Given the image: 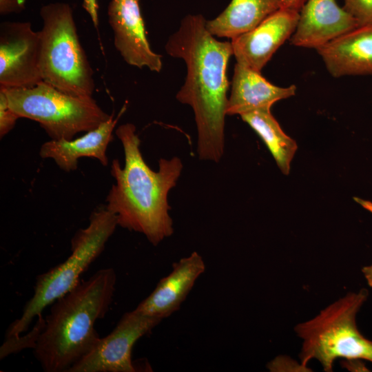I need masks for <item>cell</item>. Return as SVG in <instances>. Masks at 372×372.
<instances>
[{
  "label": "cell",
  "instance_id": "8992f818",
  "mask_svg": "<svg viewBox=\"0 0 372 372\" xmlns=\"http://www.w3.org/2000/svg\"><path fill=\"white\" fill-rule=\"evenodd\" d=\"M40 14L43 81L70 95L92 96L93 71L79 41L71 7L51 3L41 8Z\"/></svg>",
  "mask_w": 372,
  "mask_h": 372
},
{
  "label": "cell",
  "instance_id": "ac0fdd59",
  "mask_svg": "<svg viewBox=\"0 0 372 372\" xmlns=\"http://www.w3.org/2000/svg\"><path fill=\"white\" fill-rule=\"evenodd\" d=\"M240 116L265 143L280 171L288 175L298 149L296 141L284 132L270 110H256Z\"/></svg>",
  "mask_w": 372,
  "mask_h": 372
},
{
  "label": "cell",
  "instance_id": "ffe728a7",
  "mask_svg": "<svg viewBox=\"0 0 372 372\" xmlns=\"http://www.w3.org/2000/svg\"><path fill=\"white\" fill-rule=\"evenodd\" d=\"M19 117L11 109L5 91L0 88V136L3 137L14 127Z\"/></svg>",
  "mask_w": 372,
  "mask_h": 372
},
{
  "label": "cell",
  "instance_id": "7402d4cb",
  "mask_svg": "<svg viewBox=\"0 0 372 372\" xmlns=\"http://www.w3.org/2000/svg\"><path fill=\"white\" fill-rule=\"evenodd\" d=\"M83 6L89 14L93 25L97 28L99 25L97 0H83Z\"/></svg>",
  "mask_w": 372,
  "mask_h": 372
},
{
  "label": "cell",
  "instance_id": "9c48e42d",
  "mask_svg": "<svg viewBox=\"0 0 372 372\" xmlns=\"http://www.w3.org/2000/svg\"><path fill=\"white\" fill-rule=\"evenodd\" d=\"M40 32L29 22L0 25V87L30 88L42 81Z\"/></svg>",
  "mask_w": 372,
  "mask_h": 372
},
{
  "label": "cell",
  "instance_id": "7a4b0ae2",
  "mask_svg": "<svg viewBox=\"0 0 372 372\" xmlns=\"http://www.w3.org/2000/svg\"><path fill=\"white\" fill-rule=\"evenodd\" d=\"M115 133L123 145L125 165L121 167L117 159L112 163L115 183L107 196L105 207L116 215L118 225L143 234L156 246L174 232L167 196L180 176L181 160L162 158L158 171L154 172L143 158L134 125H121Z\"/></svg>",
  "mask_w": 372,
  "mask_h": 372
},
{
  "label": "cell",
  "instance_id": "30bf717a",
  "mask_svg": "<svg viewBox=\"0 0 372 372\" xmlns=\"http://www.w3.org/2000/svg\"><path fill=\"white\" fill-rule=\"evenodd\" d=\"M138 0H111L107 8L109 23L114 33V43L125 62L140 69L147 67L158 72L161 56L150 48Z\"/></svg>",
  "mask_w": 372,
  "mask_h": 372
},
{
  "label": "cell",
  "instance_id": "603a6c76",
  "mask_svg": "<svg viewBox=\"0 0 372 372\" xmlns=\"http://www.w3.org/2000/svg\"><path fill=\"white\" fill-rule=\"evenodd\" d=\"M307 0H282L283 8L300 12Z\"/></svg>",
  "mask_w": 372,
  "mask_h": 372
},
{
  "label": "cell",
  "instance_id": "277c9868",
  "mask_svg": "<svg viewBox=\"0 0 372 372\" xmlns=\"http://www.w3.org/2000/svg\"><path fill=\"white\" fill-rule=\"evenodd\" d=\"M118 225L116 215L102 205L90 215L89 224L80 229L71 240L70 256L62 263L36 278L34 293L25 304L21 317L6 333L7 339H16L28 330L34 318L79 282L81 276L99 256Z\"/></svg>",
  "mask_w": 372,
  "mask_h": 372
},
{
  "label": "cell",
  "instance_id": "d4e9b609",
  "mask_svg": "<svg viewBox=\"0 0 372 372\" xmlns=\"http://www.w3.org/2000/svg\"><path fill=\"white\" fill-rule=\"evenodd\" d=\"M139 1V0H138Z\"/></svg>",
  "mask_w": 372,
  "mask_h": 372
},
{
  "label": "cell",
  "instance_id": "4fadbf2b",
  "mask_svg": "<svg viewBox=\"0 0 372 372\" xmlns=\"http://www.w3.org/2000/svg\"><path fill=\"white\" fill-rule=\"evenodd\" d=\"M205 264L196 251L172 265L171 272L163 278L153 291L134 310L141 313L164 319L179 309Z\"/></svg>",
  "mask_w": 372,
  "mask_h": 372
},
{
  "label": "cell",
  "instance_id": "e0dca14e",
  "mask_svg": "<svg viewBox=\"0 0 372 372\" xmlns=\"http://www.w3.org/2000/svg\"><path fill=\"white\" fill-rule=\"evenodd\" d=\"M283 8L282 0H231L215 19L206 21L213 35L229 39L246 33Z\"/></svg>",
  "mask_w": 372,
  "mask_h": 372
},
{
  "label": "cell",
  "instance_id": "44dd1931",
  "mask_svg": "<svg viewBox=\"0 0 372 372\" xmlns=\"http://www.w3.org/2000/svg\"><path fill=\"white\" fill-rule=\"evenodd\" d=\"M25 0H0L1 15L18 13L25 8Z\"/></svg>",
  "mask_w": 372,
  "mask_h": 372
},
{
  "label": "cell",
  "instance_id": "ba28073f",
  "mask_svg": "<svg viewBox=\"0 0 372 372\" xmlns=\"http://www.w3.org/2000/svg\"><path fill=\"white\" fill-rule=\"evenodd\" d=\"M163 319L136 311L123 314L114 329L68 372H135L132 350L135 343Z\"/></svg>",
  "mask_w": 372,
  "mask_h": 372
},
{
  "label": "cell",
  "instance_id": "7c38bea8",
  "mask_svg": "<svg viewBox=\"0 0 372 372\" xmlns=\"http://www.w3.org/2000/svg\"><path fill=\"white\" fill-rule=\"evenodd\" d=\"M360 26L335 0H307L299 12L290 41L295 46L317 50Z\"/></svg>",
  "mask_w": 372,
  "mask_h": 372
},
{
  "label": "cell",
  "instance_id": "9a60e30c",
  "mask_svg": "<svg viewBox=\"0 0 372 372\" xmlns=\"http://www.w3.org/2000/svg\"><path fill=\"white\" fill-rule=\"evenodd\" d=\"M125 110V107H123L116 118L112 114L99 127L76 139H51L44 143L40 148V156L52 159L60 169L68 172L76 169L78 160L82 157L96 158L102 165L107 166V149L113 139L114 127Z\"/></svg>",
  "mask_w": 372,
  "mask_h": 372
},
{
  "label": "cell",
  "instance_id": "5b68a950",
  "mask_svg": "<svg viewBox=\"0 0 372 372\" xmlns=\"http://www.w3.org/2000/svg\"><path fill=\"white\" fill-rule=\"evenodd\" d=\"M368 295L366 289L348 293L313 319L296 326L295 331L302 340V368L307 369L311 359L318 360L326 372L332 371L333 362L338 358L372 362V341L360 332L355 321Z\"/></svg>",
  "mask_w": 372,
  "mask_h": 372
},
{
  "label": "cell",
  "instance_id": "3957f363",
  "mask_svg": "<svg viewBox=\"0 0 372 372\" xmlns=\"http://www.w3.org/2000/svg\"><path fill=\"white\" fill-rule=\"evenodd\" d=\"M116 276L101 269L52 304L33 353L45 372H65L101 338L94 329L113 300Z\"/></svg>",
  "mask_w": 372,
  "mask_h": 372
},
{
  "label": "cell",
  "instance_id": "2e32d148",
  "mask_svg": "<svg viewBox=\"0 0 372 372\" xmlns=\"http://www.w3.org/2000/svg\"><path fill=\"white\" fill-rule=\"evenodd\" d=\"M296 91L294 85L287 87L275 85L260 72L236 63L226 113L240 116L256 110H270L276 102L295 95Z\"/></svg>",
  "mask_w": 372,
  "mask_h": 372
},
{
  "label": "cell",
  "instance_id": "5bb4252c",
  "mask_svg": "<svg viewBox=\"0 0 372 372\" xmlns=\"http://www.w3.org/2000/svg\"><path fill=\"white\" fill-rule=\"evenodd\" d=\"M316 50L334 77L372 74V25L360 26Z\"/></svg>",
  "mask_w": 372,
  "mask_h": 372
},
{
  "label": "cell",
  "instance_id": "52a82bcc",
  "mask_svg": "<svg viewBox=\"0 0 372 372\" xmlns=\"http://www.w3.org/2000/svg\"><path fill=\"white\" fill-rule=\"evenodd\" d=\"M2 88L11 109L19 118L38 122L51 139L72 140L108 120L92 96L68 94L41 81L30 88Z\"/></svg>",
  "mask_w": 372,
  "mask_h": 372
},
{
  "label": "cell",
  "instance_id": "6da1fadb",
  "mask_svg": "<svg viewBox=\"0 0 372 372\" xmlns=\"http://www.w3.org/2000/svg\"><path fill=\"white\" fill-rule=\"evenodd\" d=\"M201 14H188L165 45L167 53L183 59L187 67L183 85L176 94L193 109L200 159L218 163L224 154L228 103L227 66L233 54L231 42L218 41Z\"/></svg>",
  "mask_w": 372,
  "mask_h": 372
},
{
  "label": "cell",
  "instance_id": "cb8c5ba5",
  "mask_svg": "<svg viewBox=\"0 0 372 372\" xmlns=\"http://www.w3.org/2000/svg\"><path fill=\"white\" fill-rule=\"evenodd\" d=\"M362 272L369 287H372V264L362 269Z\"/></svg>",
  "mask_w": 372,
  "mask_h": 372
},
{
  "label": "cell",
  "instance_id": "d6986e66",
  "mask_svg": "<svg viewBox=\"0 0 372 372\" xmlns=\"http://www.w3.org/2000/svg\"><path fill=\"white\" fill-rule=\"evenodd\" d=\"M343 8L360 26L372 25V0H344Z\"/></svg>",
  "mask_w": 372,
  "mask_h": 372
},
{
  "label": "cell",
  "instance_id": "8fae6325",
  "mask_svg": "<svg viewBox=\"0 0 372 372\" xmlns=\"http://www.w3.org/2000/svg\"><path fill=\"white\" fill-rule=\"evenodd\" d=\"M299 12L282 8L253 30L231 39L236 63L260 72L273 54L293 34Z\"/></svg>",
  "mask_w": 372,
  "mask_h": 372
}]
</instances>
